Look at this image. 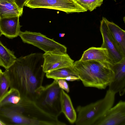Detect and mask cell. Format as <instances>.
<instances>
[{
  "label": "cell",
  "instance_id": "25",
  "mask_svg": "<svg viewBox=\"0 0 125 125\" xmlns=\"http://www.w3.org/2000/svg\"><path fill=\"white\" fill-rule=\"evenodd\" d=\"M0 125H6L0 119Z\"/></svg>",
  "mask_w": 125,
  "mask_h": 125
},
{
  "label": "cell",
  "instance_id": "16",
  "mask_svg": "<svg viewBox=\"0 0 125 125\" xmlns=\"http://www.w3.org/2000/svg\"><path fill=\"white\" fill-rule=\"evenodd\" d=\"M23 12V7L19 6L16 2H5L0 3V19L20 17Z\"/></svg>",
  "mask_w": 125,
  "mask_h": 125
},
{
  "label": "cell",
  "instance_id": "19",
  "mask_svg": "<svg viewBox=\"0 0 125 125\" xmlns=\"http://www.w3.org/2000/svg\"><path fill=\"white\" fill-rule=\"evenodd\" d=\"M21 99L19 91L16 89L11 88L0 100V108L18 103Z\"/></svg>",
  "mask_w": 125,
  "mask_h": 125
},
{
  "label": "cell",
  "instance_id": "10",
  "mask_svg": "<svg viewBox=\"0 0 125 125\" xmlns=\"http://www.w3.org/2000/svg\"><path fill=\"white\" fill-rule=\"evenodd\" d=\"M112 67L114 74L108 90L122 96L125 93V57L113 64Z\"/></svg>",
  "mask_w": 125,
  "mask_h": 125
},
{
  "label": "cell",
  "instance_id": "3",
  "mask_svg": "<svg viewBox=\"0 0 125 125\" xmlns=\"http://www.w3.org/2000/svg\"><path fill=\"white\" fill-rule=\"evenodd\" d=\"M115 94L108 90L103 99L85 106H78L76 125H93L113 106Z\"/></svg>",
  "mask_w": 125,
  "mask_h": 125
},
{
  "label": "cell",
  "instance_id": "22",
  "mask_svg": "<svg viewBox=\"0 0 125 125\" xmlns=\"http://www.w3.org/2000/svg\"><path fill=\"white\" fill-rule=\"evenodd\" d=\"M57 80L58 85L61 89L67 93L69 92V88L68 84L66 80L64 79H59Z\"/></svg>",
  "mask_w": 125,
  "mask_h": 125
},
{
  "label": "cell",
  "instance_id": "6",
  "mask_svg": "<svg viewBox=\"0 0 125 125\" xmlns=\"http://www.w3.org/2000/svg\"><path fill=\"white\" fill-rule=\"evenodd\" d=\"M57 80L44 88L36 100L45 111L57 116L61 113L60 102V91Z\"/></svg>",
  "mask_w": 125,
  "mask_h": 125
},
{
  "label": "cell",
  "instance_id": "2",
  "mask_svg": "<svg viewBox=\"0 0 125 125\" xmlns=\"http://www.w3.org/2000/svg\"><path fill=\"white\" fill-rule=\"evenodd\" d=\"M112 65L102 61L79 60L74 62L73 66L84 86L103 89L109 85L113 77Z\"/></svg>",
  "mask_w": 125,
  "mask_h": 125
},
{
  "label": "cell",
  "instance_id": "1",
  "mask_svg": "<svg viewBox=\"0 0 125 125\" xmlns=\"http://www.w3.org/2000/svg\"><path fill=\"white\" fill-rule=\"evenodd\" d=\"M43 54L32 53L16 60L6 69L11 88L17 90L21 97L36 100L40 95L45 73L43 70Z\"/></svg>",
  "mask_w": 125,
  "mask_h": 125
},
{
  "label": "cell",
  "instance_id": "5",
  "mask_svg": "<svg viewBox=\"0 0 125 125\" xmlns=\"http://www.w3.org/2000/svg\"><path fill=\"white\" fill-rule=\"evenodd\" d=\"M19 36L25 43L32 45L43 50L45 53H67L65 46L48 38L39 32L21 31Z\"/></svg>",
  "mask_w": 125,
  "mask_h": 125
},
{
  "label": "cell",
  "instance_id": "7",
  "mask_svg": "<svg viewBox=\"0 0 125 125\" xmlns=\"http://www.w3.org/2000/svg\"><path fill=\"white\" fill-rule=\"evenodd\" d=\"M24 4L25 6L32 9H52L67 13L84 12L87 10L76 0H26Z\"/></svg>",
  "mask_w": 125,
  "mask_h": 125
},
{
  "label": "cell",
  "instance_id": "15",
  "mask_svg": "<svg viewBox=\"0 0 125 125\" xmlns=\"http://www.w3.org/2000/svg\"><path fill=\"white\" fill-rule=\"evenodd\" d=\"M60 102L61 113L64 114L70 123H75L77 118L76 111L70 96L62 89L60 91Z\"/></svg>",
  "mask_w": 125,
  "mask_h": 125
},
{
  "label": "cell",
  "instance_id": "14",
  "mask_svg": "<svg viewBox=\"0 0 125 125\" xmlns=\"http://www.w3.org/2000/svg\"><path fill=\"white\" fill-rule=\"evenodd\" d=\"M108 29L115 45L123 57H125V31L106 19Z\"/></svg>",
  "mask_w": 125,
  "mask_h": 125
},
{
  "label": "cell",
  "instance_id": "23",
  "mask_svg": "<svg viewBox=\"0 0 125 125\" xmlns=\"http://www.w3.org/2000/svg\"><path fill=\"white\" fill-rule=\"evenodd\" d=\"M5 2L11 3H14L16 2L15 0H0V3Z\"/></svg>",
  "mask_w": 125,
  "mask_h": 125
},
{
  "label": "cell",
  "instance_id": "27",
  "mask_svg": "<svg viewBox=\"0 0 125 125\" xmlns=\"http://www.w3.org/2000/svg\"><path fill=\"white\" fill-rule=\"evenodd\" d=\"M2 72V71L0 69V73L1 72Z\"/></svg>",
  "mask_w": 125,
  "mask_h": 125
},
{
  "label": "cell",
  "instance_id": "28",
  "mask_svg": "<svg viewBox=\"0 0 125 125\" xmlns=\"http://www.w3.org/2000/svg\"></svg>",
  "mask_w": 125,
  "mask_h": 125
},
{
  "label": "cell",
  "instance_id": "12",
  "mask_svg": "<svg viewBox=\"0 0 125 125\" xmlns=\"http://www.w3.org/2000/svg\"><path fill=\"white\" fill-rule=\"evenodd\" d=\"M17 16L0 19V30L2 35L9 39L17 37L21 31L19 18Z\"/></svg>",
  "mask_w": 125,
  "mask_h": 125
},
{
  "label": "cell",
  "instance_id": "8",
  "mask_svg": "<svg viewBox=\"0 0 125 125\" xmlns=\"http://www.w3.org/2000/svg\"><path fill=\"white\" fill-rule=\"evenodd\" d=\"M43 70L45 73L73 65L74 61L67 53L47 52L43 54Z\"/></svg>",
  "mask_w": 125,
  "mask_h": 125
},
{
  "label": "cell",
  "instance_id": "21",
  "mask_svg": "<svg viewBox=\"0 0 125 125\" xmlns=\"http://www.w3.org/2000/svg\"><path fill=\"white\" fill-rule=\"evenodd\" d=\"M78 3L83 8L91 11L100 6L104 0H76Z\"/></svg>",
  "mask_w": 125,
  "mask_h": 125
},
{
  "label": "cell",
  "instance_id": "9",
  "mask_svg": "<svg viewBox=\"0 0 125 125\" xmlns=\"http://www.w3.org/2000/svg\"><path fill=\"white\" fill-rule=\"evenodd\" d=\"M93 125H125V102L120 101Z\"/></svg>",
  "mask_w": 125,
  "mask_h": 125
},
{
  "label": "cell",
  "instance_id": "20",
  "mask_svg": "<svg viewBox=\"0 0 125 125\" xmlns=\"http://www.w3.org/2000/svg\"><path fill=\"white\" fill-rule=\"evenodd\" d=\"M10 87L9 77L4 71L0 73V100L8 91Z\"/></svg>",
  "mask_w": 125,
  "mask_h": 125
},
{
  "label": "cell",
  "instance_id": "17",
  "mask_svg": "<svg viewBox=\"0 0 125 125\" xmlns=\"http://www.w3.org/2000/svg\"><path fill=\"white\" fill-rule=\"evenodd\" d=\"M46 76L48 78L54 80L63 79L69 81L72 76L79 77L73 65L65 67L46 73Z\"/></svg>",
  "mask_w": 125,
  "mask_h": 125
},
{
  "label": "cell",
  "instance_id": "4",
  "mask_svg": "<svg viewBox=\"0 0 125 125\" xmlns=\"http://www.w3.org/2000/svg\"><path fill=\"white\" fill-rule=\"evenodd\" d=\"M20 112L30 121L31 125H65L58 116L44 110L36 100L21 97L17 103Z\"/></svg>",
  "mask_w": 125,
  "mask_h": 125
},
{
  "label": "cell",
  "instance_id": "13",
  "mask_svg": "<svg viewBox=\"0 0 125 125\" xmlns=\"http://www.w3.org/2000/svg\"><path fill=\"white\" fill-rule=\"evenodd\" d=\"M79 61L84 62L95 60L114 63L107 49L101 47H90L84 52Z\"/></svg>",
  "mask_w": 125,
  "mask_h": 125
},
{
  "label": "cell",
  "instance_id": "26",
  "mask_svg": "<svg viewBox=\"0 0 125 125\" xmlns=\"http://www.w3.org/2000/svg\"><path fill=\"white\" fill-rule=\"evenodd\" d=\"M2 35V33H1V31L0 30V37Z\"/></svg>",
  "mask_w": 125,
  "mask_h": 125
},
{
  "label": "cell",
  "instance_id": "18",
  "mask_svg": "<svg viewBox=\"0 0 125 125\" xmlns=\"http://www.w3.org/2000/svg\"><path fill=\"white\" fill-rule=\"evenodd\" d=\"M17 59L13 52L4 46L0 41V66L6 69L14 63Z\"/></svg>",
  "mask_w": 125,
  "mask_h": 125
},
{
  "label": "cell",
  "instance_id": "24",
  "mask_svg": "<svg viewBox=\"0 0 125 125\" xmlns=\"http://www.w3.org/2000/svg\"><path fill=\"white\" fill-rule=\"evenodd\" d=\"M65 35L64 33H60L59 34V36L60 37H62L64 36Z\"/></svg>",
  "mask_w": 125,
  "mask_h": 125
},
{
  "label": "cell",
  "instance_id": "11",
  "mask_svg": "<svg viewBox=\"0 0 125 125\" xmlns=\"http://www.w3.org/2000/svg\"><path fill=\"white\" fill-rule=\"evenodd\" d=\"M106 18L103 17L100 21V30L103 38L101 47L106 48L114 63L121 60L123 57L116 47L108 31Z\"/></svg>",
  "mask_w": 125,
  "mask_h": 125
}]
</instances>
